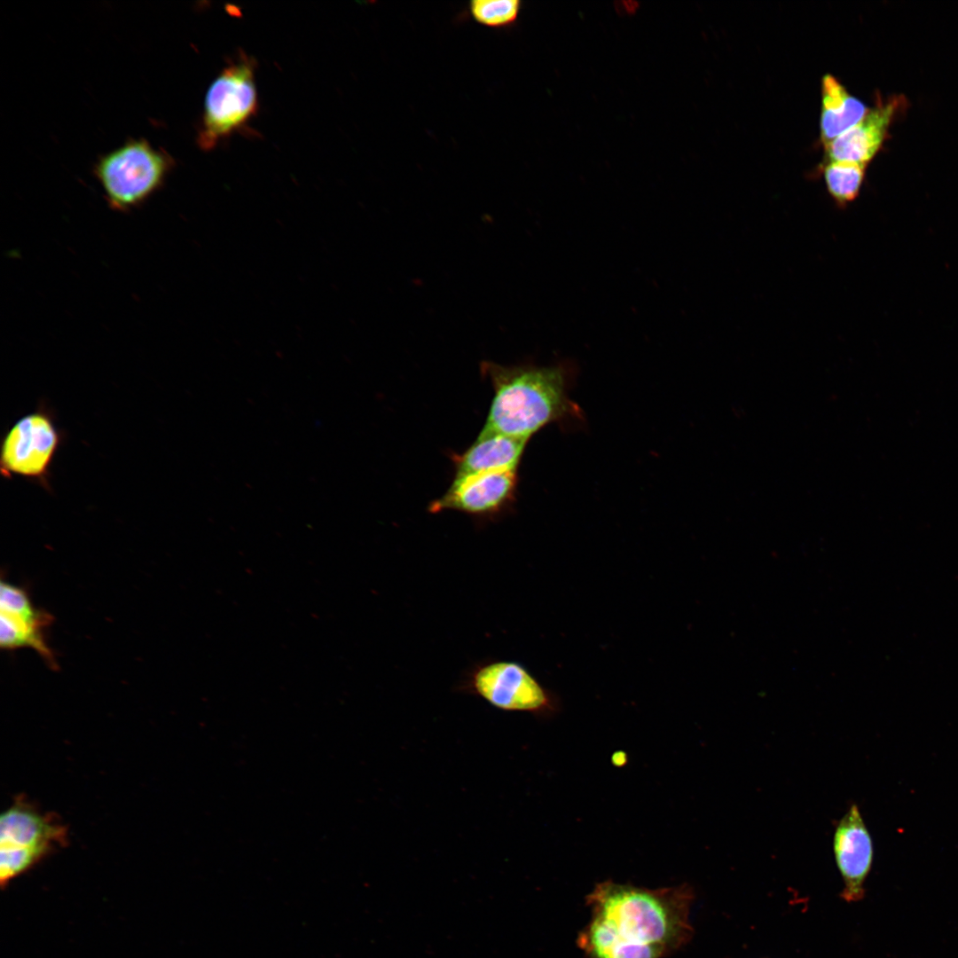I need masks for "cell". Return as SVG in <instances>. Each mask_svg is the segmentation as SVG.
Segmentation results:
<instances>
[{
  "mask_svg": "<svg viewBox=\"0 0 958 958\" xmlns=\"http://www.w3.org/2000/svg\"><path fill=\"white\" fill-rule=\"evenodd\" d=\"M694 899L687 884L648 889L601 882L587 896L591 916L577 945L587 958H665L693 936Z\"/></svg>",
  "mask_w": 958,
  "mask_h": 958,
  "instance_id": "obj_1",
  "label": "cell"
},
{
  "mask_svg": "<svg viewBox=\"0 0 958 958\" xmlns=\"http://www.w3.org/2000/svg\"><path fill=\"white\" fill-rule=\"evenodd\" d=\"M494 395L478 436L505 435L529 440L571 406L559 367L506 366L483 362Z\"/></svg>",
  "mask_w": 958,
  "mask_h": 958,
  "instance_id": "obj_2",
  "label": "cell"
},
{
  "mask_svg": "<svg viewBox=\"0 0 958 958\" xmlns=\"http://www.w3.org/2000/svg\"><path fill=\"white\" fill-rule=\"evenodd\" d=\"M175 162L145 138L130 139L98 157L93 173L108 206L127 213L162 188Z\"/></svg>",
  "mask_w": 958,
  "mask_h": 958,
  "instance_id": "obj_3",
  "label": "cell"
},
{
  "mask_svg": "<svg viewBox=\"0 0 958 958\" xmlns=\"http://www.w3.org/2000/svg\"><path fill=\"white\" fill-rule=\"evenodd\" d=\"M67 828L43 813L25 796H18L0 818V881L4 887L51 852L67 844Z\"/></svg>",
  "mask_w": 958,
  "mask_h": 958,
  "instance_id": "obj_4",
  "label": "cell"
},
{
  "mask_svg": "<svg viewBox=\"0 0 958 958\" xmlns=\"http://www.w3.org/2000/svg\"><path fill=\"white\" fill-rule=\"evenodd\" d=\"M455 688L503 711L545 717L554 713L559 707L558 697L515 661L496 658L478 661L465 671Z\"/></svg>",
  "mask_w": 958,
  "mask_h": 958,
  "instance_id": "obj_5",
  "label": "cell"
},
{
  "mask_svg": "<svg viewBox=\"0 0 958 958\" xmlns=\"http://www.w3.org/2000/svg\"><path fill=\"white\" fill-rule=\"evenodd\" d=\"M65 439L55 411L41 400L33 412L20 417L4 434L1 475L5 479L22 477L51 491V466Z\"/></svg>",
  "mask_w": 958,
  "mask_h": 958,
  "instance_id": "obj_6",
  "label": "cell"
},
{
  "mask_svg": "<svg viewBox=\"0 0 958 958\" xmlns=\"http://www.w3.org/2000/svg\"><path fill=\"white\" fill-rule=\"evenodd\" d=\"M255 67V60L241 53L210 84L197 135L200 149L215 148L255 116L258 98Z\"/></svg>",
  "mask_w": 958,
  "mask_h": 958,
  "instance_id": "obj_7",
  "label": "cell"
},
{
  "mask_svg": "<svg viewBox=\"0 0 958 958\" xmlns=\"http://www.w3.org/2000/svg\"><path fill=\"white\" fill-rule=\"evenodd\" d=\"M516 486L517 470L454 478L446 492L430 503L428 510L433 514L454 510L481 520L494 519L510 507Z\"/></svg>",
  "mask_w": 958,
  "mask_h": 958,
  "instance_id": "obj_8",
  "label": "cell"
},
{
  "mask_svg": "<svg viewBox=\"0 0 958 958\" xmlns=\"http://www.w3.org/2000/svg\"><path fill=\"white\" fill-rule=\"evenodd\" d=\"M833 851L844 886L841 899L847 903L865 896V881L873 862V843L858 806L853 804L839 821L833 838Z\"/></svg>",
  "mask_w": 958,
  "mask_h": 958,
  "instance_id": "obj_9",
  "label": "cell"
},
{
  "mask_svg": "<svg viewBox=\"0 0 958 958\" xmlns=\"http://www.w3.org/2000/svg\"><path fill=\"white\" fill-rule=\"evenodd\" d=\"M899 106L901 100L892 98L868 109L859 123L824 146L828 161L868 164L883 143Z\"/></svg>",
  "mask_w": 958,
  "mask_h": 958,
  "instance_id": "obj_10",
  "label": "cell"
},
{
  "mask_svg": "<svg viewBox=\"0 0 958 958\" xmlns=\"http://www.w3.org/2000/svg\"><path fill=\"white\" fill-rule=\"evenodd\" d=\"M528 441L499 434L478 436L463 453L453 455L454 478L487 472L517 470Z\"/></svg>",
  "mask_w": 958,
  "mask_h": 958,
  "instance_id": "obj_11",
  "label": "cell"
},
{
  "mask_svg": "<svg viewBox=\"0 0 958 958\" xmlns=\"http://www.w3.org/2000/svg\"><path fill=\"white\" fill-rule=\"evenodd\" d=\"M868 111L866 105L851 95L835 76H823L820 137L824 146L859 123Z\"/></svg>",
  "mask_w": 958,
  "mask_h": 958,
  "instance_id": "obj_12",
  "label": "cell"
},
{
  "mask_svg": "<svg viewBox=\"0 0 958 958\" xmlns=\"http://www.w3.org/2000/svg\"><path fill=\"white\" fill-rule=\"evenodd\" d=\"M867 164L851 161H828L822 169L827 192L835 206L844 209L860 192Z\"/></svg>",
  "mask_w": 958,
  "mask_h": 958,
  "instance_id": "obj_13",
  "label": "cell"
},
{
  "mask_svg": "<svg viewBox=\"0 0 958 958\" xmlns=\"http://www.w3.org/2000/svg\"><path fill=\"white\" fill-rule=\"evenodd\" d=\"M0 645L3 648H31L40 654L51 667L57 666L52 651L43 635L44 628L28 624L4 611L0 614Z\"/></svg>",
  "mask_w": 958,
  "mask_h": 958,
  "instance_id": "obj_14",
  "label": "cell"
},
{
  "mask_svg": "<svg viewBox=\"0 0 958 958\" xmlns=\"http://www.w3.org/2000/svg\"><path fill=\"white\" fill-rule=\"evenodd\" d=\"M0 610L14 615L25 622L42 628L47 627L51 620L50 615L36 609L30 601L25 590L16 585L1 581Z\"/></svg>",
  "mask_w": 958,
  "mask_h": 958,
  "instance_id": "obj_15",
  "label": "cell"
},
{
  "mask_svg": "<svg viewBox=\"0 0 958 958\" xmlns=\"http://www.w3.org/2000/svg\"><path fill=\"white\" fill-rule=\"evenodd\" d=\"M520 10L519 0H474L469 4L473 19L490 27L511 25L517 20Z\"/></svg>",
  "mask_w": 958,
  "mask_h": 958,
  "instance_id": "obj_16",
  "label": "cell"
}]
</instances>
